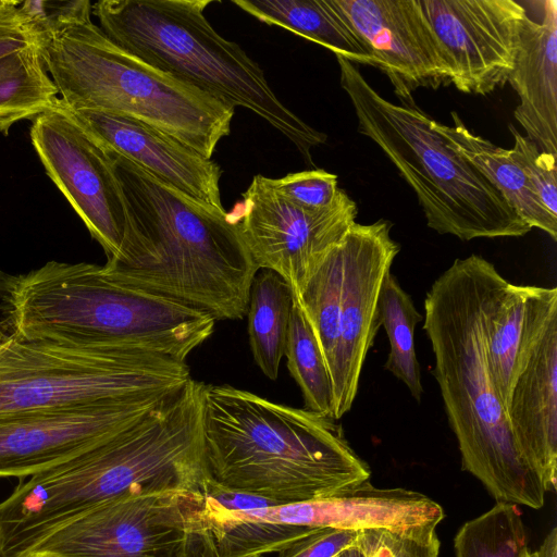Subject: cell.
<instances>
[{"label": "cell", "instance_id": "22", "mask_svg": "<svg viewBox=\"0 0 557 557\" xmlns=\"http://www.w3.org/2000/svg\"><path fill=\"white\" fill-rule=\"evenodd\" d=\"M450 116L451 126L432 120L435 129L493 184L531 228H540L557 240V216L543 206L509 149L473 134L456 112Z\"/></svg>", "mask_w": 557, "mask_h": 557}, {"label": "cell", "instance_id": "14", "mask_svg": "<svg viewBox=\"0 0 557 557\" xmlns=\"http://www.w3.org/2000/svg\"><path fill=\"white\" fill-rule=\"evenodd\" d=\"M172 393L0 416V478L32 476L73 459L138 422Z\"/></svg>", "mask_w": 557, "mask_h": 557}, {"label": "cell", "instance_id": "32", "mask_svg": "<svg viewBox=\"0 0 557 557\" xmlns=\"http://www.w3.org/2000/svg\"><path fill=\"white\" fill-rule=\"evenodd\" d=\"M274 188L290 202L310 210L329 207L336 199L337 176L322 169L288 173L272 178Z\"/></svg>", "mask_w": 557, "mask_h": 557}, {"label": "cell", "instance_id": "4", "mask_svg": "<svg viewBox=\"0 0 557 557\" xmlns=\"http://www.w3.org/2000/svg\"><path fill=\"white\" fill-rule=\"evenodd\" d=\"M493 267L478 255L456 259L425 295L423 330L462 469L496 503L540 509L545 487L517 449L486 361L483 304Z\"/></svg>", "mask_w": 557, "mask_h": 557}, {"label": "cell", "instance_id": "40", "mask_svg": "<svg viewBox=\"0 0 557 557\" xmlns=\"http://www.w3.org/2000/svg\"><path fill=\"white\" fill-rule=\"evenodd\" d=\"M524 557H530V550L527 552Z\"/></svg>", "mask_w": 557, "mask_h": 557}, {"label": "cell", "instance_id": "5", "mask_svg": "<svg viewBox=\"0 0 557 557\" xmlns=\"http://www.w3.org/2000/svg\"><path fill=\"white\" fill-rule=\"evenodd\" d=\"M2 329L22 338L148 351L186 362L214 332L208 313L125 284L103 265L49 261L13 276Z\"/></svg>", "mask_w": 557, "mask_h": 557}, {"label": "cell", "instance_id": "11", "mask_svg": "<svg viewBox=\"0 0 557 557\" xmlns=\"http://www.w3.org/2000/svg\"><path fill=\"white\" fill-rule=\"evenodd\" d=\"M356 202L342 188L326 208H301L282 196L272 178L253 176L236 218L259 270L278 274L298 296L319 264L356 223Z\"/></svg>", "mask_w": 557, "mask_h": 557}, {"label": "cell", "instance_id": "2", "mask_svg": "<svg viewBox=\"0 0 557 557\" xmlns=\"http://www.w3.org/2000/svg\"><path fill=\"white\" fill-rule=\"evenodd\" d=\"M203 385L191 377L123 432L18 484L3 505L17 536L36 546L75 518L129 493H203L210 479Z\"/></svg>", "mask_w": 557, "mask_h": 557}, {"label": "cell", "instance_id": "24", "mask_svg": "<svg viewBox=\"0 0 557 557\" xmlns=\"http://www.w3.org/2000/svg\"><path fill=\"white\" fill-rule=\"evenodd\" d=\"M292 287L275 272L259 270L249 293L248 338L256 364L276 380L294 308Z\"/></svg>", "mask_w": 557, "mask_h": 557}, {"label": "cell", "instance_id": "3", "mask_svg": "<svg viewBox=\"0 0 557 557\" xmlns=\"http://www.w3.org/2000/svg\"><path fill=\"white\" fill-rule=\"evenodd\" d=\"M336 421L231 385L205 384L209 476L278 505L325 498L369 481L368 463Z\"/></svg>", "mask_w": 557, "mask_h": 557}, {"label": "cell", "instance_id": "34", "mask_svg": "<svg viewBox=\"0 0 557 557\" xmlns=\"http://www.w3.org/2000/svg\"><path fill=\"white\" fill-rule=\"evenodd\" d=\"M358 532L333 528L313 529L280 550L277 557H334L356 541Z\"/></svg>", "mask_w": 557, "mask_h": 557}, {"label": "cell", "instance_id": "20", "mask_svg": "<svg viewBox=\"0 0 557 557\" xmlns=\"http://www.w3.org/2000/svg\"><path fill=\"white\" fill-rule=\"evenodd\" d=\"M518 451L540 476L545 491L556 490L557 472V317L529 350L505 409Z\"/></svg>", "mask_w": 557, "mask_h": 557}, {"label": "cell", "instance_id": "18", "mask_svg": "<svg viewBox=\"0 0 557 557\" xmlns=\"http://www.w3.org/2000/svg\"><path fill=\"white\" fill-rule=\"evenodd\" d=\"M66 110L107 151L200 202L224 209L222 170L212 159L136 120L92 110Z\"/></svg>", "mask_w": 557, "mask_h": 557}, {"label": "cell", "instance_id": "9", "mask_svg": "<svg viewBox=\"0 0 557 557\" xmlns=\"http://www.w3.org/2000/svg\"><path fill=\"white\" fill-rule=\"evenodd\" d=\"M186 362L148 352L22 338L0 330V416L172 393Z\"/></svg>", "mask_w": 557, "mask_h": 557}, {"label": "cell", "instance_id": "21", "mask_svg": "<svg viewBox=\"0 0 557 557\" xmlns=\"http://www.w3.org/2000/svg\"><path fill=\"white\" fill-rule=\"evenodd\" d=\"M542 20L527 16L508 82L519 96L513 111L527 137L557 156V1H542Z\"/></svg>", "mask_w": 557, "mask_h": 557}, {"label": "cell", "instance_id": "15", "mask_svg": "<svg viewBox=\"0 0 557 557\" xmlns=\"http://www.w3.org/2000/svg\"><path fill=\"white\" fill-rule=\"evenodd\" d=\"M450 69V85L485 96L513 70L528 16L515 0H420Z\"/></svg>", "mask_w": 557, "mask_h": 557}, {"label": "cell", "instance_id": "10", "mask_svg": "<svg viewBox=\"0 0 557 557\" xmlns=\"http://www.w3.org/2000/svg\"><path fill=\"white\" fill-rule=\"evenodd\" d=\"M205 494L129 493L62 525L27 557H216Z\"/></svg>", "mask_w": 557, "mask_h": 557}, {"label": "cell", "instance_id": "13", "mask_svg": "<svg viewBox=\"0 0 557 557\" xmlns=\"http://www.w3.org/2000/svg\"><path fill=\"white\" fill-rule=\"evenodd\" d=\"M392 226L383 219L370 224L356 222L341 242L337 345L330 371L335 420L347 413L355 401L368 351L381 326L379 299L383 281L400 251L391 236Z\"/></svg>", "mask_w": 557, "mask_h": 557}, {"label": "cell", "instance_id": "37", "mask_svg": "<svg viewBox=\"0 0 557 557\" xmlns=\"http://www.w3.org/2000/svg\"><path fill=\"white\" fill-rule=\"evenodd\" d=\"M530 557H557V529L553 528L543 540L541 546Z\"/></svg>", "mask_w": 557, "mask_h": 557}, {"label": "cell", "instance_id": "25", "mask_svg": "<svg viewBox=\"0 0 557 557\" xmlns=\"http://www.w3.org/2000/svg\"><path fill=\"white\" fill-rule=\"evenodd\" d=\"M58 95L38 45L0 57V133L55 107Z\"/></svg>", "mask_w": 557, "mask_h": 557}, {"label": "cell", "instance_id": "17", "mask_svg": "<svg viewBox=\"0 0 557 557\" xmlns=\"http://www.w3.org/2000/svg\"><path fill=\"white\" fill-rule=\"evenodd\" d=\"M227 511L269 523L352 531L437 525L445 517L443 508L422 493L403 487L379 488L369 481L325 498Z\"/></svg>", "mask_w": 557, "mask_h": 557}, {"label": "cell", "instance_id": "23", "mask_svg": "<svg viewBox=\"0 0 557 557\" xmlns=\"http://www.w3.org/2000/svg\"><path fill=\"white\" fill-rule=\"evenodd\" d=\"M232 3L258 21L321 45L352 64L373 66L371 57L326 0H233Z\"/></svg>", "mask_w": 557, "mask_h": 557}, {"label": "cell", "instance_id": "1", "mask_svg": "<svg viewBox=\"0 0 557 557\" xmlns=\"http://www.w3.org/2000/svg\"><path fill=\"white\" fill-rule=\"evenodd\" d=\"M109 153L127 226L120 252L104 269L125 284L203 311L215 321L243 319L259 269L236 216Z\"/></svg>", "mask_w": 557, "mask_h": 557}, {"label": "cell", "instance_id": "31", "mask_svg": "<svg viewBox=\"0 0 557 557\" xmlns=\"http://www.w3.org/2000/svg\"><path fill=\"white\" fill-rule=\"evenodd\" d=\"M515 139L511 158L524 173L536 196L549 213L557 216V156L543 151L509 124Z\"/></svg>", "mask_w": 557, "mask_h": 557}, {"label": "cell", "instance_id": "26", "mask_svg": "<svg viewBox=\"0 0 557 557\" xmlns=\"http://www.w3.org/2000/svg\"><path fill=\"white\" fill-rule=\"evenodd\" d=\"M379 311L381 325L384 326L389 343L384 369L404 382L411 396L419 403L423 388L413 334L416 325L423 317L391 271L383 281Z\"/></svg>", "mask_w": 557, "mask_h": 557}, {"label": "cell", "instance_id": "7", "mask_svg": "<svg viewBox=\"0 0 557 557\" xmlns=\"http://www.w3.org/2000/svg\"><path fill=\"white\" fill-rule=\"evenodd\" d=\"M38 48L60 102L136 120L212 159L235 109L148 64L91 20L41 38Z\"/></svg>", "mask_w": 557, "mask_h": 557}, {"label": "cell", "instance_id": "6", "mask_svg": "<svg viewBox=\"0 0 557 557\" xmlns=\"http://www.w3.org/2000/svg\"><path fill=\"white\" fill-rule=\"evenodd\" d=\"M212 0H101L92 5L117 46L230 107L259 115L289 139L307 162L324 144L317 131L274 94L263 70L205 15Z\"/></svg>", "mask_w": 557, "mask_h": 557}, {"label": "cell", "instance_id": "35", "mask_svg": "<svg viewBox=\"0 0 557 557\" xmlns=\"http://www.w3.org/2000/svg\"><path fill=\"white\" fill-rule=\"evenodd\" d=\"M38 45V36L20 10V2L0 0V57Z\"/></svg>", "mask_w": 557, "mask_h": 557}, {"label": "cell", "instance_id": "16", "mask_svg": "<svg viewBox=\"0 0 557 557\" xmlns=\"http://www.w3.org/2000/svg\"><path fill=\"white\" fill-rule=\"evenodd\" d=\"M401 103L418 88L450 85V69L420 0H326Z\"/></svg>", "mask_w": 557, "mask_h": 557}, {"label": "cell", "instance_id": "8", "mask_svg": "<svg viewBox=\"0 0 557 557\" xmlns=\"http://www.w3.org/2000/svg\"><path fill=\"white\" fill-rule=\"evenodd\" d=\"M335 57L358 132L380 147L411 187L430 228L461 240L521 237L532 230L435 129L431 116L416 103L386 100L355 64Z\"/></svg>", "mask_w": 557, "mask_h": 557}, {"label": "cell", "instance_id": "28", "mask_svg": "<svg viewBox=\"0 0 557 557\" xmlns=\"http://www.w3.org/2000/svg\"><path fill=\"white\" fill-rule=\"evenodd\" d=\"M284 356L288 371L302 393L305 408L332 418L333 395L329 371L310 324L296 299Z\"/></svg>", "mask_w": 557, "mask_h": 557}, {"label": "cell", "instance_id": "39", "mask_svg": "<svg viewBox=\"0 0 557 557\" xmlns=\"http://www.w3.org/2000/svg\"><path fill=\"white\" fill-rule=\"evenodd\" d=\"M13 280L12 275H9L0 270V295L3 296Z\"/></svg>", "mask_w": 557, "mask_h": 557}, {"label": "cell", "instance_id": "29", "mask_svg": "<svg viewBox=\"0 0 557 557\" xmlns=\"http://www.w3.org/2000/svg\"><path fill=\"white\" fill-rule=\"evenodd\" d=\"M456 557H524L529 550L517 505L496 503L467 521L454 539Z\"/></svg>", "mask_w": 557, "mask_h": 557}, {"label": "cell", "instance_id": "38", "mask_svg": "<svg viewBox=\"0 0 557 557\" xmlns=\"http://www.w3.org/2000/svg\"><path fill=\"white\" fill-rule=\"evenodd\" d=\"M334 557H366V555L355 541L351 545L342 549Z\"/></svg>", "mask_w": 557, "mask_h": 557}, {"label": "cell", "instance_id": "30", "mask_svg": "<svg viewBox=\"0 0 557 557\" xmlns=\"http://www.w3.org/2000/svg\"><path fill=\"white\" fill-rule=\"evenodd\" d=\"M436 527L422 524L401 530H360L356 544L366 557H438L441 543Z\"/></svg>", "mask_w": 557, "mask_h": 557}, {"label": "cell", "instance_id": "33", "mask_svg": "<svg viewBox=\"0 0 557 557\" xmlns=\"http://www.w3.org/2000/svg\"><path fill=\"white\" fill-rule=\"evenodd\" d=\"M91 9L88 0L20 2V10L37 34L38 41L69 25L90 20Z\"/></svg>", "mask_w": 557, "mask_h": 557}, {"label": "cell", "instance_id": "27", "mask_svg": "<svg viewBox=\"0 0 557 557\" xmlns=\"http://www.w3.org/2000/svg\"><path fill=\"white\" fill-rule=\"evenodd\" d=\"M205 497V513L216 557H261L263 554L278 553L313 530L238 518L211 498Z\"/></svg>", "mask_w": 557, "mask_h": 557}, {"label": "cell", "instance_id": "19", "mask_svg": "<svg viewBox=\"0 0 557 557\" xmlns=\"http://www.w3.org/2000/svg\"><path fill=\"white\" fill-rule=\"evenodd\" d=\"M557 317V288L516 285L492 268L483 304L488 372L506 409L515 380L548 322Z\"/></svg>", "mask_w": 557, "mask_h": 557}, {"label": "cell", "instance_id": "12", "mask_svg": "<svg viewBox=\"0 0 557 557\" xmlns=\"http://www.w3.org/2000/svg\"><path fill=\"white\" fill-rule=\"evenodd\" d=\"M30 140L48 176L102 247L120 252L127 211L114 161L71 113L58 104L33 120Z\"/></svg>", "mask_w": 557, "mask_h": 557}, {"label": "cell", "instance_id": "36", "mask_svg": "<svg viewBox=\"0 0 557 557\" xmlns=\"http://www.w3.org/2000/svg\"><path fill=\"white\" fill-rule=\"evenodd\" d=\"M203 494L227 510H250L278 505L270 499L222 487L211 479L207 481Z\"/></svg>", "mask_w": 557, "mask_h": 557}]
</instances>
